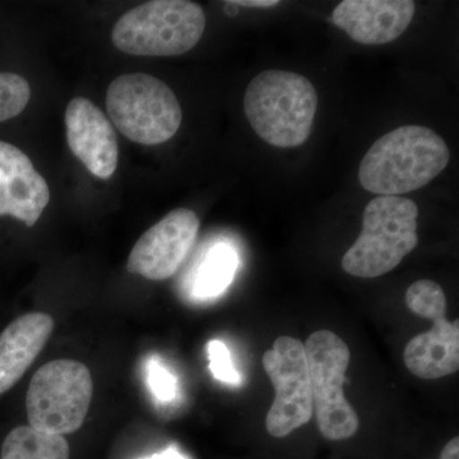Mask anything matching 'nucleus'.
Here are the masks:
<instances>
[{"instance_id":"9","label":"nucleus","mask_w":459,"mask_h":459,"mask_svg":"<svg viewBox=\"0 0 459 459\" xmlns=\"http://www.w3.org/2000/svg\"><path fill=\"white\" fill-rule=\"evenodd\" d=\"M263 368L276 397L268 411L265 428L273 437H285L313 418L312 386L304 343L282 336L263 355Z\"/></svg>"},{"instance_id":"7","label":"nucleus","mask_w":459,"mask_h":459,"mask_svg":"<svg viewBox=\"0 0 459 459\" xmlns=\"http://www.w3.org/2000/svg\"><path fill=\"white\" fill-rule=\"evenodd\" d=\"M304 347L320 434L333 442L350 439L358 433L360 420L343 394L351 360L349 346L333 332L318 331L310 334Z\"/></svg>"},{"instance_id":"21","label":"nucleus","mask_w":459,"mask_h":459,"mask_svg":"<svg viewBox=\"0 0 459 459\" xmlns=\"http://www.w3.org/2000/svg\"><path fill=\"white\" fill-rule=\"evenodd\" d=\"M440 459H459V437H453L444 446Z\"/></svg>"},{"instance_id":"18","label":"nucleus","mask_w":459,"mask_h":459,"mask_svg":"<svg viewBox=\"0 0 459 459\" xmlns=\"http://www.w3.org/2000/svg\"><path fill=\"white\" fill-rule=\"evenodd\" d=\"M207 350L210 370L217 380L232 385H238V383H241L240 374L232 365L231 355H230L229 349L222 341H210Z\"/></svg>"},{"instance_id":"8","label":"nucleus","mask_w":459,"mask_h":459,"mask_svg":"<svg viewBox=\"0 0 459 459\" xmlns=\"http://www.w3.org/2000/svg\"><path fill=\"white\" fill-rule=\"evenodd\" d=\"M409 309L433 320V328L413 337L403 351V361L413 376L434 380L459 369V322L446 319V298L439 283L430 280L413 282L406 292Z\"/></svg>"},{"instance_id":"5","label":"nucleus","mask_w":459,"mask_h":459,"mask_svg":"<svg viewBox=\"0 0 459 459\" xmlns=\"http://www.w3.org/2000/svg\"><path fill=\"white\" fill-rule=\"evenodd\" d=\"M107 111L117 131L128 140L146 146L171 140L183 120L174 91L146 74L115 78L107 92Z\"/></svg>"},{"instance_id":"4","label":"nucleus","mask_w":459,"mask_h":459,"mask_svg":"<svg viewBox=\"0 0 459 459\" xmlns=\"http://www.w3.org/2000/svg\"><path fill=\"white\" fill-rule=\"evenodd\" d=\"M205 30L204 8L188 0H153L126 12L111 40L135 56H177L197 47Z\"/></svg>"},{"instance_id":"17","label":"nucleus","mask_w":459,"mask_h":459,"mask_svg":"<svg viewBox=\"0 0 459 459\" xmlns=\"http://www.w3.org/2000/svg\"><path fill=\"white\" fill-rule=\"evenodd\" d=\"M31 99V86L22 75L0 74V123L18 117Z\"/></svg>"},{"instance_id":"15","label":"nucleus","mask_w":459,"mask_h":459,"mask_svg":"<svg viewBox=\"0 0 459 459\" xmlns=\"http://www.w3.org/2000/svg\"><path fill=\"white\" fill-rule=\"evenodd\" d=\"M71 448L63 435L35 430L30 425L14 428L5 437L0 459H69Z\"/></svg>"},{"instance_id":"3","label":"nucleus","mask_w":459,"mask_h":459,"mask_svg":"<svg viewBox=\"0 0 459 459\" xmlns=\"http://www.w3.org/2000/svg\"><path fill=\"white\" fill-rule=\"evenodd\" d=\"M418 205L409 198H374L362 214L360 237L341 262L343 271L360 279L394 271L418 247Z\"/></svg>"},{"instance_id":"2","label":"nucleus","mask_w":459,"mask_h":459,"mask_svg":"<svg viewBox=\"0 0 459 459\" xmlns=\"http://www.w3.org/2000/svg\"><path fill=\"white\" fill-rule=\"evenodd\" d=\"M318 101V92L307 77L270 69L247 86L244 111L263 141L273 147L294 148L309 140Z\"/></svg>"},{"instance_id":"19","label":"nucleus","mask_w":459,"mask_h":459,"mask_svg":"<svg viewBox=\"0 0 459 459\" xmlns=\"http://www.w3.org/2000/svg\"><path fill=\"white\" fill-rule=\"evenodd\" d=\"M148 385L157 400L170 402L178 395L177 377L156 360L148 362Z\"/></svg>"},{"instance_id":"10","label":"nucleus","mask_w":459,"mask_h":459,"mask_svg":"<svg viewBox=\"0 0 459 459\" xmlns=\"http://www.w3.org/2000/svg\"><path fill=\"white\" fill-rule=\"evenodd\" d=\"M198 231L199 219L193 211H171L135 243L126 270L151 281L170 279L195 246Z\"/></svg>"},{"instance_id":"16","label":"nucleus","mask_w":459,"mask_h":459,"mask_svg":"<svg viewBox=\"0 0 459 459\" xmlns=\"http://www.w3.org/2000/svg\"><path fill=\"white\" fill-rule=\"evenodd\" d=\"M238 268V255L228 244H217L199 264L195 280L198 298H216L228 289Z\"/></svg>"},{"instance_id":"13","label":"nucleus","mask_w":459,"mask_h":459,"mask_svg":"<svg viewBox=\"0 0 459 459\" xmlns=\"http://www.w3.org/2000/svg\"><path fill=\"white\" fill-rule=\"evenodd\" d=\"M411 0H343L334 8L332 22L362 45L397 40L415 16Z\"/></svg>"},{"instance_id":"20","label":"nucleus","mask_w":459,"mask_h":459,"mask_svg":"<svg viewBox=\"0 0 459 459\" xmlns=\"http://www.w3.org/2000/svg\"><path fill=\"white\" fill-rule=\"evenodd\" d=\"M232 5H240V7L252 8H271L280 4L279 0H237V2H230Z\"/></svg>"},{"instance_id":"12","label":"nucleus","mask_w":459,"mask_h":459,"mask_svg":"<svg viewBox=\"0 0 459 459\" xmlns=\"http://www.w3.org/2000/svg\"><path fill=\"white\" fill-rule=\"evenodd\" d=\"M50 188L30 157L20 148L0 141V216H12L29 228L44 213Z\"/></svg>"},{"instance_id":"14","label":"nucleus","mask_w":459,"mask_h":459,"mask_svg":"<svg viewBox=\"0 0 459 459\" xmlns=\"http://www.w3.org/2000/svg\"><path fill=\"white\" fill-rule=\"evenodd\" d=\"M53 331L49 314L29 313L0 333V394L17 385L47 346Z\"/></svg>"},{"instance_id":"1","label":"nucleus","mask_w":459,"mask_h":459,"mask_svg":"<svg viewBox=\"0 0 459 459\" xmlns=\"http://www.w3.org/2000/svg\"><path fill=\"white\" fill-rule=\"evenodd\" d=\"M451 151L433 129L404 126L380 137L362 157L359 180L377 195L398 197L424 188L449 164Z\"/></svg>"},{"instance_id":"11","label":"nucleus","mask_w":459,"mask_h":459,"mask_svg":"<svg viewBox=\"0 0 459 459\" xmlns=\"http://www.w3.org/2000/svg\"><path fill=\"white\" fill-rule=\"evenodd\" d=\"M66 142L72 153L99 179L113 177L119 148L113 124L89 99L71 100L65 110Z\"/></svg>"},{"instance_id":"22","label":"nucleus","mask_w":459,"mask_h":459,"mask_svg":"<svg viewBox=\"0 0 459 459\" xmlns=\"http://www.w3.org/2000/svg\"><path fill=\"white\" fill-rule=\"evenodd\" d=\"M143 459H186L177 448H169L166 451L161 453H157V455H153L152 457L143 458Z\"/></svg>"},{"instance_id":"6","label":"nucleus","mask_w":459,"mask_h":459,"mask_svg":"<svg viewBox=\"0 0 459 459\" xmlns=\"http://www.w3.org/2000/svg\"><path fill=\"white\" fill-rule=\"evenodd\" d=\"M92 395V376L82 362H48L33 374L27 391L30 427L63 437L75 433L87 418Z\"/></svg>"}]
</instances>
